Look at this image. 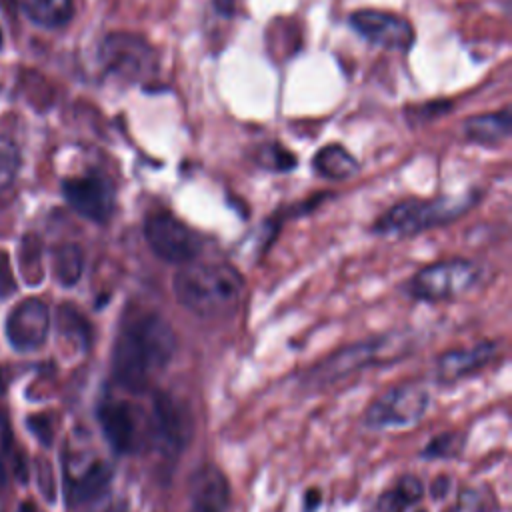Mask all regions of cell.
Segmentation results:
<instances>
[{
  "mask_svg": "<svg viewBox=\"0 0 512 512\" xmlns=\"http://www.w3.org/2000/svg\"><path fill=\"white\" fill-rule=\"evenodd\" d=\"M244 290L242 274L230 264H182L172 278L174 298L192 314L216 318L236 310Z\"/></svg>",
  "mask_w": 512,
  "mask_h": 512,
  "instance_id": "cell-1",
  "label": "cell"
},
{
  "mask_svg": "<svg viewBox=\"0 0 512 512\" xmlns=\"http://www.w3.org/2000/svg\"><path fill=\"white\" fill-rule=\"evenodd\" d=\"M468 206V198L404 200L384 212L374 230L382 236H412L458 218Z\"/></svg>",
  "mask_w": 512,
  "mask_h": 512,
  "instance_id": "cell-2",
  "label": "cell"
},
{
  "mask_svg": "<svg viewBox=\"0 0 512 512\" xmlns=\"http://www.w3.org/2000/svg\"><path fill=\"white\" fill-rule=\"evenodd\" d=\"M480 282V268L466 258H448L420 268L408 282L412 298L438 302L468 294Z\"/></svg>",
  "mask_w": 512,
  "mask_h": 512,
  "instance_id": "cell-3",
  "label": "cell"
},
{
  "mask_svg": "<svg viewBox=\"0 0 512 512\" xmlns=\"http://www.w3.org/2000/svg\"><path fill=\"white\" fill-rule=\"evenodd\" d=\"M100 60L108 74L124 82H142L156 72V50L138 34L114 32L100 46Z\"/></svg>",
  "mask_w": 512,
  "mask_h": 512,
  "instance_id": "cell-4",
  "label": "cell"
},
{
  "mask_svg": "<svg viewBox=\"0 0 512 512\" xmlns=\"http://www.w3.org/2000/svg\"><path fill=\"white\" fill-rule=\"evenodd\" d=\"M430 396L422 386L400 384L380 394L364 414V424L372 430L410 428L422 420Z\"/></svg>",
  "mask_w": 512,
  "mask_h": 512,
  "instance_id": "cell-5",
  "label": "cell"
},
{
  "mask_svg": "<svg viewBox=\"0 0 512 512\" xmlns=\"http://www.w3.org/2000/svg\"><path fill=\"white\" fill-rule=\"evenodd\" d=\"M144 238L150 250L170 264L192 262L202 248L200 236L172 214L158 212L146 218Z\"/></svg>",
  "mask_w": 512,
  "mask_h": 512,
  "instance_id": "cell-6",
  "label": "cell"
},
{
  "mask_svg": "<svg viewBox=\"0 0 512 512\" xmlns=\"http://www.w3.org/2000/svg\"><path fill=\"white\" fill-rule=\"evenodd\" d=\"M152 432L170 452L188 446L194 434V420L184 400L168 392H156L152 400Z\"/></svg>",
  "mask_w": 512,
  "mask_h": 512,
  "instance_id": "cell-7",
  "label": "cell"
},
{
  "mask_svg": "<svg viewBox=\"0 0 512 512\" xmlns=\"http://www.w3.org/2000/svg\"><path fill=\"white\" fill-rule=\"evenodd\" d=\"M350 24L370 44L386 50L406 52L416 40L414 28L406 18L384 10H356L350 14Z\"/></svg>",
  "mask_w": 512,
  "mask_h": 512,
  "instance_id": "cell-8",
  "label": "cell"
},
{
  "mask_svg": "<svg viewBox=\"0 0 512 512\" xmlns=\"http://www.w3.org/2000/svg\"><path fill=\"white\" fill-rule=\"evenodd\" d=\"M384 338L378 340H364L350 346H344L318 362L308 374L306 382H312L314 386H326L340 378H346L348 374H354L356 370H362L374 362H378L384 356Z\"/></svg>",
  "mask_w": 512,
  "mask_h": 512,
  "instance_id": "cell-9",
  "label": "cell"
},
{
  "mask_svg": "<svg viewBox=\"0 0 512 512\" xmlns=\"http://www.w3.org/2000/svg\"><path fill=\"white\" fill-rule=\"evenodd\" d=\"M50 330V310L40 298L18 302L6 318V338L18 352L42 348Z\"/></svg>",
  "mask_w": 512,
  "mask_h": 512,
  "instance_id": "cell-10",
  "label": "cell"
},
{
  "mask_svg": "<svg viewBox=\"0 0 512 512\" xmlns=\"http://www.w3.org/2000/svg\"><path fill=\"white\" fill-rule=\"evenodd\" d=\"M62 194L66 202L86 220L106 222L114 212V188L98 174L68 178L62 182Z\"/></svg>",
  "mask_w": 512,
  "mask_h": 512,
  "instance_id": "cell-11",
  "label": "cell"
},
{
  "mask_svg": "<svg viewBox=\"0 0 512 512\" xmlns=\"http://www.w3.org/2000/svg\"><path fill=\"white\" fill-rule=\"evenodd\" d=\"M152 372L132 328L124 326L112 350V376L116 384L132 394H142L150 384Z\"/></svg>",
  "mask_w": 512,
  "mask_h": 512,
  "instance_id": "cell-12",
  "label": "cell"
},
{
  "mask_svg": "<svg viewBox=\"0 0 512 512\" xmlns=\"http://www.w3.org/2000/svg\"><path fill=\"white\" fill-rule=\"evenodd\" d=\"M148 358L152 370L164 368L176 350V336L172 326L158 314H144L128 324Z\"/></svg>",
  "mask_w": 512,
  "mask_h": 512,
  "instance_id": "cell-13",
  "label": "cell"
},
{
  "mask_svg": "<svg viewBox=\"0 0 512 512\" xmlns=\"http://www.w3.org/2000/svg\"><path fill=\"white\" fill-rule=\"evenodd\" d=\"M98 420L104 438L108 444L126 454L134 450L138 442V418L128 402L122 400H108L98 408Z\"/></svg>",
  "mask_w": 512,
  "mask_h": 512,
  "instance_id": "cell-14",
  "label": "cell"
},
{
  "mask_svg": "<svg viewBox=\"0 0 512 512\" xmlns=\"http://www.w3.org/2000/svg\"><path fill=\"white\" fill-rule=\"evenodd\" d=\"M230 484L216 466H202L190 480V512H226Z\"/></svg>",
  "mask_w": 512,
  "mask_h": 512,
  "instance_id": "cell-15",
  "label": "cell"
},
{
  "mask_svg": "<svg viewBox=\"0 0 512 512\" xmlns=\"http://www.w3.org/2000/svg\"><path fill=\"white\" fill-rule=\"evenodd\" d=\"M498 352L496 342H478L470 348H454L438 358V378L442 382H456L484 366H488Z\"/></svg>",
  "mask_w": 512,
  "mask_h": 512,
  "instance_id": "cell-16",
  "label": "cell"
},
{
  "mask_svg": "<svg viewBox=\"0 0 512 512\" xmlns=\"http://www.w3.org/2000/svg\"><path fill=\"white\" fill-rule=\"evenodd\" d=\"M112 480V468L106 462H92L80 476L66 480V498L70 504H86L102 496Z\"/></svg>",
  "mask_w": 512,
  "mask_h": 512,
  "instance_id": "cell-17",
  "label": "cell"
},
{
  "mask_svg": "<svg viewBox=\"0 0 512 512\" xmlns=\"http://www.w3.org/2000/svg\"><path fill=\"white\" fill-rule=\"evenodd\" d=\"M510 128H512V116L508 108L492 114L472 116L464 122L466 138L484 146H494L504 138H508Z\"/></svg>",
  "mask_w": 512,
  "mask_h": 512,
  "instance_id": "cell-18",
  "label": "cell"
},
{
  "mask_svg": "<svg viewBox=\"0 0 512 512\" xmlns=\"http://www.w3.org/2000/svg\"><path fill=\"white\" fill-rule=\"evenodd\" d=\"M312 168L328 180H346L358 172L356 158L340 144H328L314 154Z\"/></svg>",
  "mask_w": 512,
  "mask_h": 512,
  "instance_id": "cell-19",
  "label": "cell"
},
{
  "mask_svg": "<svg viewBox=\"0 0 512 512\" xmlns=\"http://www.w3.org/2000/svg\"><path fill=\"white\" fill-rule=\"evenodd\" d=\"M24 14L42 28H60L74 14L72 0H20Z\"/></svg>",
  "mask_w": 512,
  "mask_h": 512,
  "instance_id": "cell-20",
  "label": "cell"
},
{
  "mask_svg": "<svg viewBox=\"0 0 512 512\" xmlns=\"http://www.w3.org/2000/svg\"><path fill=\"white\" fill-rule=\"evenodd\" d=\"M58 332L60 336L76 346L78 350H86L90 344V324L88 320L80 314V310L72 304H62L58 308Z\"/></svg>",
  "mask_w": 512,
  "mask_h": 512,
  "instance_id": "cell-21",
  "label": "cell"
},
{
  "mask_svg": "<svg viewBox=\"0 0 512 512\" xmlns=\"http://www.w3.org/2000/svg\"><path fill=\"white\" fill-rule=\"evenodd\" d=\"M84 270V254L76 244H64L54 254V276L62 286H74Z\"/></svg>",
  "mask_w": 512,
  "mask_h": 512,
  "instance_id": "cell-22",
  "label": "cell"
},
{
  "mask_svg": "<svg viewBox=\"0 0 512 512\" xmlns=\"http://www.w3.org/2000/svg\"><path fill=\"white\" fill-rule=\"evenodd\" d=\"M462 448V436L456 432H444L428 442L422 450L424 458H454Z\"/></svg>",
  "mask_w": 512,
  "mask_h": 512,
  "instance_id": "cell-23",
  "label": "cell"
},
{
  "mask_svg": "<svg viewBox=\"0 0 512 512\" xmlns=\"http://www.w3.org/2000/svg\"><path fill=\"white\" fill-rule=\"evenodd\" d=\"M16 170H18V152L8 140L0 138V188L8 186L14 180Z\"/></svg>",
  "mask_w": 512,
  "mask_h": 512,
  "instance_id": "cell-24",
  "label": "cell"
},
{
  "mask_svg": "<svg viewBox=\"0 0 512 512\" xmlns=\"http://www.w3.org/2000/svg\"><path fill=\"white\" fill-rule=\"evenodd\" d=\"M260 162H262V164H266L268 168H272V170H280V172H284V170H292V168L296 166V158H294V154H292V152H288V150H284V148H282V146H278V144H272V146L264 148V154L260 156Z\"/></svg>",
  "mask_w": 512,
  "mask_h": 512,
  "instance_id": "cell-25",
  "label": "cell"
},
{
  "mask_svg": "<svg viewBox=\"0 0 512 512\" xmlns=\"http://www.w3.org/2000/svg\"><path fill=\"white\" fill-rule=\"evenodd\" d=\"M26 424H28V430L38 438V442H42L44 446L52 444L54 430H52V422H50V418L46 414H32V416H28Z\"/></svg>",
  "mask_w": 512,
  "mask_h": 512,
  "instance_id": "cell-26",
  "label": "cell"
},
{
  "mask_svg": "<svg viewBox=\"0 0 512 512\" xmlns=\"http://www.w3.org/2000/svg\"><path fill=\"white\" fill-rule=\"evenodd\" d=\"M14 292H16V280L12 274L10 258L4 250H0V300L12 296Z\"/></svg>",
  "mask_w": 512,
  "mask_h": 512,
  "instance_id": "cell-27",
  "label": "cell"
},
{
  "mask_svg": "<svg viewBox=\"0 0 512 512\" xmlns=\"http://www.w3.org/2000/svg\"><path fill=\"white\" fill-rule=\"evenodd\" d=\"M38 486L44 494V498L48 502L54 500L56 496V484H54V472H52V466L48 460H38Z\"/></svg>",
  "mask_w": 512,
  "mask_h": 512,
  "instance_id": "cell-28",
  "label": "cell"
},
{
  "mask_svg": "<svg viewBox=\"0 0 512 512\" xmlns=\"http://www.w3.org/2000/svg\"><path fill=\"white\" fill-rule=\"evenodd\" d=\"M410 506V502L400 494V490L394 486L392 490L384 492L378 500V512H404Z\"/></svg>",
  "mask_w": 512,
  "mask_h": 512,
  "instance_id": "cell-29",
  "label": "cell"
},
{
  "mask_svg": "<svg viewBox=\"0 0 512 512\" xmlns=\"http://www.w3.org/2000/svg\"><path fill=\"white\" fill-rule=\"evenodd\" d=\"M396 488L400 490V494H402L410 504L418 502V500L422 498V494H424V486H422L420 478H416V476H412V474L402 476V478L398 480Z\"/></svg>",
  "mask_w": 512,
  "mask_h": 512,
  "instance_id": "cell-30",
  "label": "cell"
},
{
  "mask_svg": "<svg viewBox=\"0 0 512 512\" xmlns=\"http://www.w3.org/2000/svg\"><path fill=\"white\" fill-rule=\"evenodd\" d=\"M450 486V480L446 478V476H438L434 482H432V486H430V492H432V496L434 498H442V496H446L448 494V488Z\"/></svg>",
  "mask_w": 512,
  "mask_h": 512,
  "instance_id": "cell-31",
  "label": "cell"
},
{
  "mask_svg": "<svg viewBox=\"0 0 512 512\" xmlns=\"http://www.w3.org/2000/svg\"><path fill=\"white\" fill-rule=\"evenodd\" d=\"M214 8L222 16H232L238 10V0H214Z\"/></svg>",
  "mask_w": 512,
  "mask_h": 512,
  "instance_id": "cell-32",
  "label": "cell"
},
{
  "mask_svg": "<svg viewBox=\"0 0 512 512\" xmlns=\"http://www.w3.org/2000/svg\"><path fill=\"white\" fill-rule=\"evenodd\" d=\"M304 508H306V512H312V510H316L318 508V504H320V492L318 490H308L306 494H304Z\"/></svg>",
  "mask_w": 512,
  "mask_h": 512,
  "instance_id": "cell-33",
  "label": "cell"
},
{
  "mask_svg": "<svg viewBox=\"0 0 512 512\" xmlns=\"http://www.w3.org/2000/svg\"><path fill=\"white\" fill-rule=\"evenodd\" d=\"M18 512H38V508L32 504V502H22Z\"/></svg>",
  "mask_w": 512,
  "mask_h": 512,
  "instance_id": "cell-34",
  "label": "cell"
},
{
  "mask_svg": "<svg viewBox=\"0 0 512 512\" xmlns=\"http://www.w3.org/2000/svg\"><path fill=\"white\" fill-rule=\"evenodd\" d=\"M2 390H4V380H2V372H0V394H2Z\"/></svg>",
  "mask_w": 512,
  "mask_h": 512,
  "instance_id": "cell-35",
  "label": "cell"
},
{
  "mask_svg": "<svg viewBox=\"0 0 512 512\" xmlns=\"http://www.w3.org/2000/svg\"><path fill=\"white\" fill-rule=\"evenodd\" d=\"M106 512H120V510H112V508H110V510H106Z\"/></svg>",
  "mask_w": 512,
  "mask_h": 512,
  "instance_id": "cell-36",
  "label": "cell"
},
{
  "mask_svg": "<svg viewBox=\"0 0 512 512\" xmlns=\"http://www.w3.org/2000/svg\"><path fill=\"white\" fill-rule=\"evenodd\" d=\"M0 46H2V32H0Z\"/></svg>",
  "mask_w": 512,
  "mask_h": 512,
  "instance_id": "cell-37",
  "label": "cell"
},
{
  "mask_svg": "<svg viewBox=\"0 0 512 512\" xmlns=\"http://www.w3.org/2000/svg\"><path fill=\"white\" fill-rule=\"evenodd\" d=\"M420 512H424V510H420Z\"/></svg>",
  "mask_w": 512,
  "mask_h": 512,
  "instance_id": "cell-38",
  "label": "cell"
}]
</instances>
